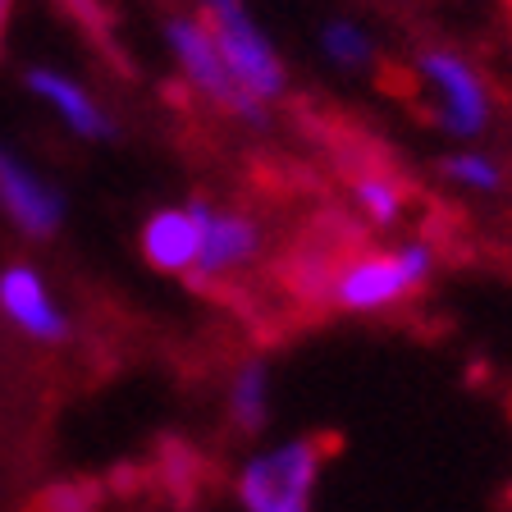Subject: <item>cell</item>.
<instances>
[{
    "instance_id": "cell-1",
    "label": "cell",
    "mask_w": 512,
    "mask_h": 512,
    "mask_svg": "<svg viewBox=\"0 0 512 512\" xmlns=\"http://www.w3.org/2000/svg\"><path fill=\"white\" fill-rule=\"evenodd\" d=\"M435 270H439V247L426 234L403 238L394 247L352 243L334 261L325 307L343 311V316H380V311L412 302L430 284Z\"/></svg>"
},
{
    "instance_id": "cell-2",
    "label": "cell",
    "mask_w": 512,
    "mask_h": 512,
    "mask_svg": "<svg viewBox=\"0 0 512 512\" xmlns=\"http://www.w3.org/2000/svg\"><path fill=\"white\" fill-rule=\"evenodd\" d=\"M412 96L430 124L453 142H476L494 124L490 78L448 46H421L412 55Z\"/></svg>"
},
{
    "instance_id": "cell-3",
    "label": "cell",
    "mask_w": 512,
    "mask_h": 512,
    "mask_svg": "<svg viewBox=\"0 0 512 512\" xmlns=\"http://www.w3.org/2000/svg\"><path fill=\"white\" fill-rule=\"evenodd\" d=\"M330 462V439L298 435L256 448L234 471L238 512H311Z\"/></svg>"
},
{
    "instance_id": "cell-4",
    "label": "cell",
    "mask_w": 512,
    "mask_h": 512,
    "mask_svg": "<svg viewBox=\"0 0 512 512\" xmlns=\"http://www.w3.org/2000/svg\"><path fill=\"white\" fill-rule=\"evenodd\" d=\"M165 51L174 60V74H179L183 92L197 101V106H211L220 115L238 119V124H266V110L256 96H247V87L234 78V69L224 64L220 46H215V32L206 28V19L197 10H183L165 19Z\"/></svg>"
},
{
    "instance_id": "cell-5",
    "label": "cell",
    "mask_w": 512,
    "mask_h": 512,
    "mask_svg": "<svg viewBox=\"0 0 512 512\" xmlns=\"http://www.w3.org/2000/svg\"><path fill=\"white\" fill-rule=\"evenodd\" d=\"M192 10L215 32V46H220L224 64L234 69V78L247 87V96H256L261 106H275L288 92V69L270 32L252 19L247 0H192Z\"/></svg>"
},
{
    "instance_id": "cell-6",
    "label": "cell",
    "mask_w": 512,
    "mask_h": 512,
    "mask_svg": "<svg viewBox=\"0 0 512 512\" xmlns=\"http://www.w3.org/2000/svg\"><path fill=\"white\" fill-rule=\"evenodd\" d=\"M266 256V229L261 220L238 206H215L206 211V229H202V252L192 261L188 279L197 293H229L234 284H243Z\"/></svg>"
},
{
    "instance_id": "cell-7",
    "label": "cell",
    "mask_w": 512,
    "mask_h": 512,
    "mask_svg": "<svg viewBox=\"0 0 512 512\" xmlns=\"http://www.w3.org/2000/svg\"><path fill=\"white\" fill-rule=\"evenodd\" d=\"M0 316L10 320L23 339L46 343V348L69 343V334H74L69 311L60 307V298H55V288L46 284V275L37 266H23V261L0 270Z\"/></svg>"
},
{
    "instance_id": "cell-8",
    "label": "cell",
    "mask_w": 512,
    "mask_h": 512,
    "mask_svg": "<svg viewBox=\"0 0 512 512\" xmlns=\"http://www.w3.org/2000/svg\"><path fill=\"white\" fill-rule=\"evenodd\" d=\"M0 211L23 238H55L64 224V197L46 174L23 165L10 142H0Z\"/></svg>"
},
{
    "instance_id": "cell-9",
    "label": "cell",
    "mask_w": 512,
    "mask_h": 512,
    "mask_svg": "<svg viewBox=\"0 0 512 512\" xmlns=\"http://www.w3.org/2000/svg\"><path fill=\"white\" fill-rule=\"evenodd\" d=\"M206 211H211L206 197H188V202H174V206L151 211L147 220H142V234H138L147 266L160 270V275L188 279L192 261H197V252H202Z\"/></svg>"
},
{
    "instance_id": "cell-10",
    "label": "cell",
    "mask_w": 512,
    "mask_h": 512,
    "mask_svg": "<svg viewBox=\"0 0 512 512\" xmlns=\"http://www.w3.org/2000/svg\"><path fill=\"white\" fill-rule=\"evenodd\" d=\"M23 83H28V92L37 96V101H42V106L51 110L74 138H83V142H110L115 138V119L106 115V106H101L78 78L60 74V69H51V64H37V69H28Z\"/></svg>"
},
{
    "instance_id": "cell-11",
    "label": "cell",
    "mask_w": 512,
    "mask_h": 512,
    "mask_svg": "<svg viewBox=\"0 0 512 512\" xmlns=\"http://www.w3.org/2000/svg\"><path fill=\"white\" fill-rule=\"evenodd\" d=\"M348 197H352V211H357L362 229H394V224H403L407 206H412V188L394 170H384V165L352 170Z\"/></svg>"
},
{
    "instance_id": "cell-12",
    "label": "cell",
    "mask_w": 512,
    "mask_h": 512,
    "mask_svg": "<svg viewBox=\"0 0 512 512\" xmlns=\"http://www.w3.org/2000/svg\"><path fill=\"white\" fill-rule=\"evenodd\" d=\"M224 416L238 435H261L270 421V366L261 357H247L234 366L229 389H224Z\"/></svg>"
},
{
    "instance_id": "cell-13",
    "label": "cell",
    "mask_w": 512,
    "mask_h": 512,
    "mask_svg": "<svg viewBox=\"0 0 512 512\" xmlns=\"http://www.w3.org/2000/svg\"><path fill=\"white\" fill-rule=\"evenodd\" d=\"M320 51L343 74H362L375 64V37L357 19H330L320 28Z\"/></svg>"
},
{
    "instance_id": "cell-14",
    "label": "cell",
    "mask_w": 512,
    "mask_h": 512,
    "mask_svg": "<svg viewBox=\"0 0 512 512\" xmlns=\"http://www.w3.org/2000/svg\"><path fill=\"white\" fill-rule=\"evenodd\" d=\"M444 179L453 183V188H462V192H480V197H494V192H503L508 174H503V165L490 156V151L462 147V151H453V156L444 160Z\"/></svg>"
},
{
    "instance_id": "cell-15",
    "label": "cell",
    "mask_w": 512,
    "mask_h": 512,
    "mask_svg": "<svg viewBox=\"0 0 512 512\" xmlns=\"http://www.w3.org/2000/svg\"><path fill=\"white\" fill-rule=\"evenodd\" d=\"M10 5L14 0H0V37H5V23H10Z\"/></svg>"
},
{
    "instance_id": "cell-16",
    "label": "cell",
    "mask_w": 512,
    "mask_h": 512,
    "mask_svg": "<svg viewBox=\"0 0 512 512\" xmlns=\"http://www.w3.org/2000/svg\"><path fill=\"white\" fill-rule=\"evenodd\" d=\"M165 512H192V508H188V503H170V508H165Z\"/></svg>"
},
{
    "instance_id": "cell-17",
    "label": "cell",
    "mask_w": 512,
    "mask_h": 512,
    "mask_svg": "<svg viewBox=\"0 0 512 512\" xmlns=\"http://www.w3.org/2000/svg\"><path fill=\"white\" fill-rule=\"evenodd\" d=\"M508 14H512V0H508Z\"/></svg>"
}]
</instances>
